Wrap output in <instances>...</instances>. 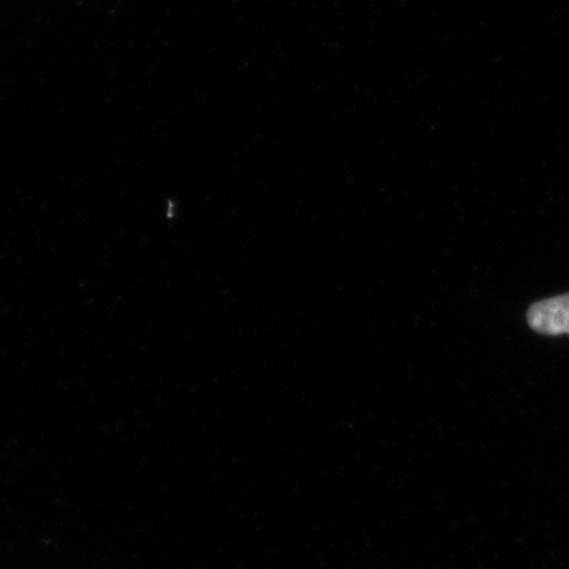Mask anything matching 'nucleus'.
I'll return each mask as SVG.
<instances>
[{"mask_svg": "<svg viewBox=\"0 0 569 569\" xmlns=\"http://www.w3.org/2000/svg\"><path fill=\"white\" fill-rule=\"evenodd\" d=\"M533 331L543 336H569V293L533 303L528 311Z\"/></svg>", "mask_w": 569, "mask_h": 569, "instance_id": "f257e3e1", "label": "nucleus"}]
</instances>
